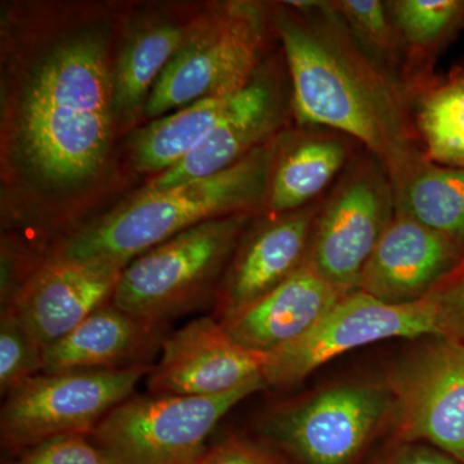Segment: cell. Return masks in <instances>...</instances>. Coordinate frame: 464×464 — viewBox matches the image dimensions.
Masks as SVG:
<instances>
[{"instance_id": "cb8c5ba5", "label": "cell", "mask_w": 464, "mask_h": 464, "mask_svg": "<svg viewBox=\"0 0 464 464\" xmlns=\"http://www.w3.org/2000/svg\"><path fill=\"white\" fill-rule=\"evenodd\" d=\"M409 102L424 157L464 168V63L436 74Z\"/></svg>"}, {"instance_id": "3957f363", "label": "cell", "mask_w": 464, "mask_h": 464, "mask_svg": "<svg viewBox=\"0 0 464 464\" xmlns=\"http://www.w3.org/2000/svg\"><path fill=\"white\" fill-rule=\"evenodd\" d=\"M276 139L213 176L168 190L139 192L130 203L67 235L50 253L128 265L209 219L241 213L262 215Z\"/></svg>"}, {"instance_id": "7c38bea8", "label": "cell", "mask_w": 464, "mask_h": 464, "mask_svg": "<svg viewBox=\"0 0 464 464\" xmlns=\"http://www.w3.org/2000/svg\"><path fill=\"white\" fill-rule=\"evenodd\" d=\"M295 124L292 87L284 63L265 61L207 139L142 192H158L222 172Z\"/></svg>"}, {"instance_id": "5bb4252c", "label": "cell", "mask_w": 464, "mask_h": 464, "mask_svg": "<svg viewBox=\"0 0 464 464\" xmlns=\"http://www.w3.org/2000/svg\"><path fill=\"white\" fill-rule=\"evenodd\" d=\"M125 266L50 253L38 262L11 307L2 311H12L45 350L111 302Z\"/></svg>"}, {"instance_id": "484cf974", "label": "cell", "mask_w": 464, "mask_h": 464, "mask_svg": "<svg viewBox=\"0 0 464 464\" xmlns=\"http://www.w3.org/2000/svg\"><path fill=\"white\" fill-rule=\"evenodd\" d=\"M44 347L12 311H0V393L3 398L43 373Z\"/></svg>"}, {"instance_id": "7402d4cb", "label": "cell", "mask_w": 464, "mask_h": 464, "mask_svg": "<svg viewBox=\"0 0 464 464\" xmlns=\"http://www.w3.org/2000/svg\"><path fill=\"white\" fill-rule=\"evenodd\" d=\"M241 91V90H240ZM237 93L197 101L151 121L134 137L132 160L142 173H163L194 151L234 105Z\"/></svg>"}, {"instance_id": "f1b7e54d", "label": "cell", "mask_w": 464, "mask_h": 464, "mask_svg": "<svg viewBox=\"0 0 464 464\" xmlns=\"http://www.w3.org/2000/svg\"><path fill=\"white\" fill-rule=\"evenodd\" d=\"M198 464H288L267 445L239 435H230L204 451Z\"/></svg>"}, {"instance_id": "9c48e42d", "label": "cell", "mask_w": 464, "mask_h": 464, "mask_svg": "<svg viewBox=\"0 0 464 464\" xmlns=\"http://www.w3.org/2000/svg\"><path fill=\"white\" fill-rule=\"evenodd\" d=\"M395 212L389 173L365 150L324 197L308 262L334 285L359 289L366 262Z\"/></svg>"}, {"instance_id": "ba28073f", "label": "cell", "mask_w": 464, "mask_h": 464, "mask_svg": "<svg viewBox=\"0 0 464 464\" xmlns=\"http://www.w3.org/2000/svg\"><path fill=\"white\" fill-rule=\"evenodd\" d=\"M393 420L384 383L335 384L273 409L259 431L301 464H351Z\"/></svg>"}, {"instance_id": "4fadbf2b", "label": "cell", "mask_w": 464, "mask_h": 464, "mask_svg": "<svg viewBox=\"0 0 464 464\" xmlns=\"http://www.w3.org/2000/svg\"><path fill=\"white\" fill-rule=\"evenodd\" d=\"M267 353L241 346L222 323L198 317L169 333L146 377L150 393L216 396L261 377Z\"/></svg>"}, {"instance_id": "e0dca14e", "label": "cell", "mask_w": 464, "mask_h": 464, "mask_svg": "<svg viewBox=\"0 0 464 464\" xmlns=\"http://www.w3.org/2000/svg\"><path fill=\"white\" fill-rule=\"evenodd\" d=\"M364 151L362 143L338 130L293 124L275 141L262 215L295 212L323 199Z\"/></svg>"}, {"instance_id": "8fae6325", "label": "cell", "mask_w": 464, "mask_h": 464, "mask_svg": "<svg viewBox=\"0 0 464 464\" xmlns=\"http://www.w3.org/2000/svg\"><path fill=\"white\" fill-rule=\"evenodd\" d=\"M399 444L429 442L464 464V343L432 335L387 374Z\"/></svg>"}, {"instance_id": "30bf717a", "label": "cell", "mask_w": 464, "mask_h": 464, "mask_svg": "<svg viewBox=\"0 0 464 464\" xmlns=\"http://www.w3.org/2000/svg\"><path fill=\"white\" fill-rule=\"evenodd\" d=\"M432 335L438 332L429 299L390 304L357 289L340 299L306 333L268 353L262 378L267 387L288 389L357 348L392 338Z\"/></svg>"}, {"instance_id": "83f0119b", "label": "cell", "mask_w": 464, "mask_h": 464, "mask_svg": "<svg viewBox=\"0 0 464 464\" xmlns=\"http://www.w3.org/2000/svg\"><path fill=\"white\" fill-rule=\"evenodd\" d=\"M7 464H112L90 436L65 435L43 441Z\"/></svg>"}, {"instance_id": "5b68a950", "label": "cell", "mask_w": 464, "mask_h": 464, "mask_svg": "<svg viewBox=\"0 0 464 464\" xmlns=\"http://www.w3.org/2000/svg\"><path fill=\"white\" fill-rule=\"evenodd\" d=\"M275 32L273 7L228 2L200 16L150 93V119L243 90L265 63Z\"/></svg>"}, {"instance_id": "ffe728a7", "label": "cell", "mask_w": 464, "mask_h": 464, "mask_svg": "<svg viewBox=\"0 0 464 464\" xmlns=\"http://www.w3.org/2000/svg\"><path fill=\"white\" fill-rule=\"evenodd\" d=\"M199 18L188 23L146 21L125 38L114 63L116 125L133 123L140 112H145L159 76L188 41Z\"/></svg>"}, {"instance_id": "d4e9b609", "label": "cell", "mask_w": 464, "mask_h": 464, "mask_svg": "<svg viewBox=\"0 0 464 464\" xmlns=\"http://www.w3.org/2000/svg\"><path fill=\"white\" fill-rule=\"evenodd\" d=\"M331 3L360 50L404 90V48L387 3L383 0H331Z\"/></svg>"}, {"instance_id": "9a60e30c", "label": "cell", "mask_w": 464, "mask_h": 464, "mask_svg": "<svg viewBox=\"0 0 464 464\" xmlns=\"http://www.w3.org/2000/svg\"><path fill=\"white\" fill-rule=\"evenodd\" d=\"M323 199L295 212L264 216L246 228L217 293V320L249 307L306 264Z\"/></svg>"}, {"instance_id": "52a82bcc", "label": "cell", "mask_w": 464, "mask_h": 464, "mask_svg": "<svg viewBox=\"0 0 464 464\" xmlns=\"http://www.w3.org/2000/svg\"><path fill=\"white\" fill-rule=\"evenodd\" d=\"M151 368L36 375L5 396L0 411L2 450L14 458L58 436H90L106 414L133 395Z\"/></svg>"}, {"instance_id": "f546056e", "label": "cell", "mask_w": 464, "mask_h": 464, "mask_svg": "<svg viewBox=\"0 0 464 464\" xmlns=\"http://www.w3.org/2000/svg\"><path fill=\"white\" fill-rule=\"evenodd\" d=\"M381 464H462L444 451L420 444H399Z\"/></svg>"}, {"instance_id": "7a4b0ae2", "label": "cell", "mask_w": 464, "mask_h": 464, "mask_svg": "<svg viewBox=\"0 0 464 464\" xmlns=\"http://www.w3.org/2000/svg\"><path fill=\"white\" fill-rule=\"evenodd\" d=\"M271 7L295 124L353 137L398 185L426 159L404 90L360 50L331 0H293Z\"/></svg>"}, {"instance_id": "ac0fdd59", "label": "cell", "mask_w": 464, "mask_h": 464, "mask_svg": "<svg viewBox=\"0 0 464 464\" xmlns=\"http://www.w3.org/2000/svg\"><path fill=\"white\" fill-rule=\"evenodd\" d=\"M168 325L130 315L110 302L63 340L45 348L43 373L151 365L169 334Z\"/></svg>"}, {"instance_id": "277c9868", "label": "cell", "mask_w": 464, "mask_h": 464, "mask_svg": "<svg viewBox=\"0 0 464 464\" xmlns=\"http://www.w3.org/2000/svg\"><path fill=\"white\" fill-rule=\"evenodd\" d=\"M257 216L209 219L142 253L121 271L112 306L158 324L199 310L217 297L237 244Z\"/></svg>"}, {"instance_id": "603a6c76", "label": "cell", "mask_w": 464, "mask_h": 464, "mask_svg": "<svg viewBox=\"0 0 464 464\" xmlns=\"http://www.w3.org/2000/svg\"><path fill=\"white\" fill-rule=\"evenodd\" d=\"M396 209L438 232L464 255V168L417 164L393 188Z\"/></svg>"}, {"instance_id": "d6986e66", "label": "cell", "mask_w": 464, "mask_h": 464, "mask_svg": "<svg viewBox=\"0 0 464 464\" xmlns=\"http://www.w3.org/2000/svg\"><path fill=\"white\" fill-rule=\"evenodd\" d=\"M348 293L307 259L277 288L221 323L241 346L268 353L306 333Z\"/></svg>"}, {"instance_id": "44dd1931", "label": "cell", "mask_w": 464, "mask_h": 464, "mask_svg": "<svg viewBox=\"0 0 464 464\" xmlns=\"http://www.w3.org/2000/svg\"><path fill=\"white\" fill-rule=\"evenodd\" d=\"M386 3L404 48V90L411 101L435 78L440 56L463 32L464 0H389Z\"/></svg>"}, {"instance_id": "8992f818", "label": "cell", "mask_w": 464, "mask_h": 464, "mask_svg": "<svg viewBox=\"0 0 464 464\" xmlns=\"http://www.w3.org/2000/svg\"><path fill=\"white\" fill-rule=\"evenodd\" d=\"M266 387L261 375L216 396L132 395L90 438L112 464H198L219 420Z\"/></svg>"}, {"instance_id": "2e32d148", "label": "cell", "mask_w": 464, "mask_h": 464, "mask_svg": "<svg viewBox=\"0 0 464 464\" xmlns=\"http://www.w3.org/2000/svg\"><path fill=\"white\" fill-rule=\"evenodd\" d=\"M462 256L438 232L396 209L366 262L359 290L384 304H414L429 297Z\"/></svg>"}, {"instance_id": "4316f807", "label": "cell", "mask_w": 464, "mask_h": 464, "mask_svg": "<svg viewBox=\"0 0 464 464\" xmlns=\"http://www.w3.org/2000/svg\"><path fill=\"white\" fill-rule=\"evenodd\" d=\"M427 299L439 337L464 343V255Z\"/></svg>"}, {"instance_id": "6da1fadb", "label": "cell", "mask_w": 464, "mask_h": 464, "mask_svg": "<svg viewBox=\"0 0 464 464\" xmlns=\"http://www.w3.org/2000/svg\"><path fill=\"white\" fill-rule=\"evenodd\" d=\"M109 26L43 32L3 85V150L34 190L66 197L96 181L114 140V63Z\"/></svg>"}]
</instances>
